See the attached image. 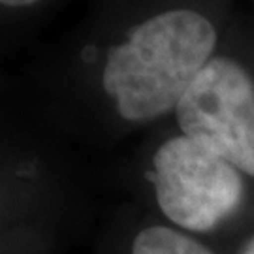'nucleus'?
I'll return each mask as SVG.
<instances>
[{
  "label": "nucleus",
  "instance_id": "f257e3e1",
  "mask_svg": "<svg viewBox=\"0 0 254 254\" xmlns=\"http://www.w3.org/2000/svg\"><path fill=\"white\" fill-rule=\"evenodd\" d=\"M217 40L215 25L196 9L156 13L109 49L102 89L128 123L166 117L215 57Z\"/></svg>",
  "mask_w": 254,
  "mask_h": 254
},
{
  "label": "nucleus",
  "instance_id": "20e7f679",
  "mask_svg": "<svg viewBox=\"0 0 254 254\" xmlns=\"http://www.w3.org/2000/svg\"><path fill=\"white\" fill-rule=\"evenodd\" d=\"M128 254H218V251L205 239L158 220L137 228L130 239Z\"/></svg>",
  "mask_w": 254,
  "mask_h": 254
},
{
  "label": "nucleus",
  "instance_id": "39448f33",
  "mask_svg": "<svg viewBox=\"0 0 254 254\" xmlns=\"http://www.w3.org/2000/svg\"><path fill=\"white\" fill-rule=\"evenodd\" d=\"M234 254H254V226L239 239V243L236 245V253Z\"/></svg>",
  "mask_w": 254,
  "mask_h": 254
},
{
  "label": "nucleus",
  "instance_id": "423d86ee",
  "mask_svg": "<svg viewBox=\"0 0 254 254\" xmlns=\"http://www.w3.org/2000/svg\"><path fill=\"white\" fill-rule=\"evenodd\" d=\"M2 4H6V6H13V8H21V6H30V4H34L38 0H0Z\"/></svg>",
  "mask_w": 254,
  "mask_h": 254
},
{
  "label": "nucleus",
  "instance_id": "7ed1b4c3",
  "mask_svg": "<svg viewBox=\"0 0 254 254\" xmlns=\"http://www.w3.org/2000/svg\"><path fill=\"white\" fill-rule=\"evenodd\" d=\"M179 132L254 181V77L232 57H213L175 108Z\"/></svg>",
  "mask_w": 254,
  "mask_h": 254
},
{
  "label": "nucleus",
  "instance_id": "f03ea898",
  "mask_svg": "<svg viewBox=\"0 0 254 254\" xmlns=\"http://www.w3.org/2000/svg\"><path fill=\"white\" fill-rule=\"evenodd\" d=\"M149 179L164 222L205 241L253 215L249 179L181 132L156 147Z\"/></svg>",
  "mask_w": 254,
  "mask_h": 254
}]
</instances>
